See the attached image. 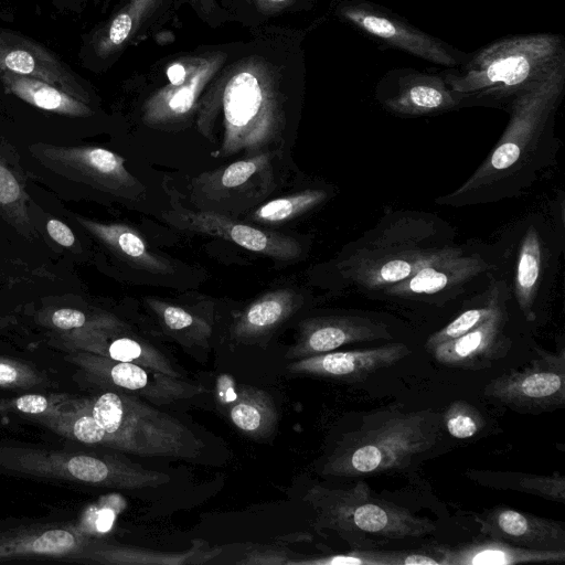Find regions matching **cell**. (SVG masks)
<instances>
[{
  "label": "cell",
  "instance_id": "obj_7",
  "mask_svg": "<svg viewBox=\"0 0 565 565\" xmlns=\"http://www.w3.org/2000/svg\"><path fill=\"white\" fill-rule=\"evenodd\" d=\"M222 104V131L214 157L264 152L278 138L279 113L254 76L236 75L226 86Z\"/></svg>",
  "mask_w": 565,
  "mask_h": 565
},
{
  "label": "cell",
  "instance_id": "obj_42",
  "mask_svg": "<svg viewBox=\"0 0 565 565\" xmlns=\"http://www.w3.org/2000/svg\"><path fill=\"white\" fill-rule=\"evenodd\" d=\"M46 230L50 236L62 246L71 247L75 243L73 232L61 221L55 218L47 221Z\"/></svg>",
  "mask_w": 565,
  "mask_h": 565
},
{
  "label": "cell",
  "instance_id": "obj_23",
  "mask_svg": "<svg viewBox=\"0 0 565 565\" xmlns=\"http://www.w3.org/2000/svg\"><path fill=\"white\" fill-rule=\"evenodd\" d=\"M271 153L259 152L237 160L227 167L205 172L193 181L194 194L201 199L221 202L237 195H247L260 179L269 178Z\"/></svg>",
  "mask_w": 565,
  "mask_h": 565
},
{
  "label": "cell",
  "instance_id": "obj_12",
  "mask_svg": "<svg viewBox=\"0 0 565 565\" xmlns=\"http://www.w3.org/2000/svg\"><path fill=\"white\" fill-rule=\"evenodd\" d=\"M163 217L177 228L220 237L274 259L291 260L301 254V246L295 238L238 222L222 213L175 207L166 212Z\"/></svg>",
  "mask_w": 565,
  "mask_h": 565
},
{
  "label": "cell",
  "instance_id": "obj_40",
  "mask_svg": "<svg viewBox=\"0 0 565 565\" xmlns=\"http://www.w3.org/2000/svg\"><path fill=\"white\" fill-rule=\"evenodd\" d=\"M132 28V20L128 12L118 14L110 24L108 31L109 44L117 46L124 43V41L130 34Z\"/></svg>",
  "mask_w": 565,
  "mask_h": 565
},
{
  "label": "cell",
  "instance_id": "obj_21",
  "mask_svg": "<svg viewBox=\"0 0 565 565\" xmlns=\"http://www.w3.org/2000/svg\"><path fill=\"white\" fill-rule=\"evenodd\" d=\"M344 15L367 33L409 53L448 66L457 63L440 43L390 17L363 7L347 8Z\"/></svg>",
  "mask_w": 565,
  "mask_h": 565
},
{
  "label": "cell",
  "instance_id": "obj_39",
  "mask_svg": "<svg viewBox=\"0 0 565 565\" xmlns=\"http://www.w3.org/2000/svg\"><path fill=\"white\" fill-rule=\"evenodd\" d=\"M50 322L57 329H79L87 324L85 313L77 309L61 308L54 310L50 316Z\"/></svg>",
  "mask_w": 565,
  "mask_h": 565
},
{
  "label": "cell",
  "instance_id": "obj_11",
  "mask_svg": "<svg viewBox=\"0 0 565 565\" xmlns=\"http://www.w3.org/2000/svg\"><path fill=\"white\" fill-rule=\"evenodd\" d=\"M76 361L96 381L156 405H168L177 401L193 398L206 392L203 385L183 377H173L99 354H84Z\"/></svg>",
  "mask_w": 565,
  "mask_h": 565
},
{
  "label": "cell",
  "instance_id": "obj_14",
  "mask_svg": "<svg viewBox=\"0 0 565 565\" xmlns=\"http://www.w3.org/2000/svg\"><path fill=\"white\" fill-rule=\"evenodd\" d=\"M409 353V348L399 342L367 349L331 351L295 360L289 363L287 371L298 375L354 383L396 364Z\"/></svg>",
  "mask_w": 565,
  "mask_h": 565
},
{
  "label": "cell",
  "instance_id": "obj_13",
  "mask_svg": "<svg viewBox=\"0 0 565 565\" xmlns=\"http://www.w3.org/2000/svg\"><path fill=\"white\" fill-rule=\"evenodd\" d=\"M391 338L387 324L366 317H315L300 322L297 340L287 351L286 358L298 360L331 352L347 344Z\"/></svg>",
  "mask_w": 565,
  "mask_h": 565
},
{
  "label": "cell",
  "instance_id": "obj_22",
  "mask_svg": "<svg viewBox=\"0 0 565 565\" xmlns=\"http://www.w3.org/2000/svg\"><path fill=\"white\" fill-rule=\"evenodd\" d=\"M218 396L228 408L231 422L255 439L268 437L278 423V412L271 396L264 390L236 385L226 376L218 381Z\"/></svg>",
  "mask_w": 565,
  "mask_h": 565
},
{
  "label": "cell",
  "instance_id": "obj_45",
  "mask_svg": "<svg viewBox=\"0 0 565 565\" xmlns=\"http://www.w3.org/2000/svg\"><path fill=\"white\" fill-rule=\"evenodd\" d=\"M201 1H202V3H203V4H206V6H209L210 3H212V1H211V0H201Z\"/></svg>",
  "mask_w": 565,
  "mask_h": 565
},
{
  "label": "cell",
  "instance_id": "obj_25",
  "mask_svg": "<svg viewBox=\"0 0 565 565\" xmlns=\"http://www.w3.org/2000/svg\"><path fill=\"white\" fill-rule=\"evenodd\" d=\"M75 218L90 235L130 265L152 274L173 271L171 265L151 252L143 237L132 227L120 223H100L77 215Z\"/></svg>",
  "mask_w": 565,
  "mask_h": 565
},
{
  "label": "cell",
  "instance_id": "obj_9",
  "mask_svg": "<svg viewBox=\"0 0 565 565\" xmlns=\"http://www.w3.org/2000/svg\"><path fill=\"white\" fill-rule=\"evenodd\" d=\"M488 397L522 413H541L565 404V351L537 349L527 365L493 379L484 387Z\"/></svg>",
  "mask_w": 565,
  "mask_h": 565
},
{
  "label": "cell",
  "instance_id": "obj_34",
  "mask_svg": "<svg viewBox=\"0 0 565 565\" xmlns=\"http://www.w3.org/2000/svg\"><path fill=\"white\" fill-rule=\"evenodd\" d=\"M493 287L492 292L488 294L487 300L482 306L461 312L444 328L430 334L426 341V349L429 351L440 343L456 339L491 317L504 303L503 288L498 285Z\"/></svg>",
  "mask_w": 565,
  "mask_h": 565
},
{
  "label": "cell",
  "instance_id": "obj_27",
  "mask_svg": "<svg viewBox=\"0 0 565 565\" xmlns=\"http://www.w3.org/2000/svg\"><path fill=\"white\" fill-rule=\"evenodd\" d=\"M547 248L539 232L531 225L521 238L514 275V295L526 321L535 320V302L542 285Z\"/></svg>",
  "mask_w": 565,
  "mask_h": 565
},
{
  "label": "cell",
  "instance_id": "obj_24",
  "mask_svg": "<svg viewBox=\"0 0 565 565\" xmlns=\"http://www.w3.org/2000/svg\"><path fill=\"white\" fill-rule=\"evenodd\" d=\"M301 306V298L292 289L281 288L269 291L253 301L235 319L232 337L250 343L271 333L289 319Z\"/></svg>",
  "mask_w": 565,
  "mask_h": 565
},
{
  "label": "cell",
  "instance_id": "obj_16",
  "mask_svg": "<svg viewBox=\"0 0 565 565\" xmlns=\"http://www.w3.org/2000/svg\"><path fill=\"white\" fill-rule=\"evenodd\" d=\"M508 315L505 303L478 327L429 350L446 366L468 370L489 367L509 352L512 343L504 333Z\"/></svg>",
  "mask_w": 565,
  "mask_h": 565
},
{
  "label": "cell",
  "instance_id": "obj_2",
  "mask_svg": "<svg viewBox=\"0 0 565 565\" xmlns=\"http://www.w3.org/2000/svg\"><path fill=\"white\" fill-rule=\"evenodd\" d=\"M44 425L86 445L145 457L192 460L204 447L179 419L120 391L72 399L67 407L46 417Z\"/></svg>",
  "mask_w": 565,
  "mask_h": 565
},
{
  "label": "cell",
  "instance_id": "obj_3",
  "mask_svg": "<svg viewBox=\"0 0 565 565\" xmlns=\"http://www.w3.org/2000/svg\"><path fill=\"white\" fill-rule=\"evenodd\" d=\"M441 222L431 215H388L365 234L337 264L341 277L362 290H383L420 268L463 249L444 238Z\"/></svg>",
  "mask_w": 565,
  "mask_h": 565
},
{
  "label": "cell",
  "instance_id": "obj_4",
  "mask_svg": "<svg viewBox=\"0 0 565 565\" xmlns=\"http://www.w3.org/2000/svg\"><path fill=\"white\" fill-rule=\"evenodd\" d=\"M440 423L441 416L430 409L403 412L391 407L373 412L342 436L321 472L353 478L408 468L436 445Z\"/></svg>",
  "mask_w": 565,
  "mask_h": 565
},
{
  "label": "cell",
  "instance_id": "obj_15",
  "mask_svg": "<svg viewBox=\"0 0 565 565\" xmlns=\"http://www.w3.org/2000/svg\"><path fill=\"white\" fill-rule=\"evenodd\" d=\"M480 533L519 547L565 551L564 522L498 505L475 516Z\"/></svg>",
  "mask_w": 565,
  "mask_h": 565
},
{
  "label": "cell",
  "instance_id": "obj_38",
  "mask_svg": "<svg viewBox=\"0 0 565 565\" xmlns=\"http://www.w3.org/2000/svg\"><path fill=\"white\" fill-rule=\"evenodd\" d=\"M288 552L276 547H258L249 550L237 564L288 565Z\"/></svg>",
  "mask_w": 565,
  "mask_h": 565
},
{
  "label": "cell",
  "instance_id": "obj_10",
  "mask_svg": "<svg viewBox=\"0 0 565 565\" xmlns=\"http://www.w3.org/2000/svg\"><path fill=\"white\" fill-rule=\"evenodd\" d=\"M49 170L64 179L122 198H135L140 182L125 168V159L100 147L43 146L38 150Z\"/></svg>",
  "mask_w": 565,
  "mask_h": 565
},
{
  "label": "cell",
  "instance_id": "obj_30",
  "mask_svg": "<svg viewBox=\"0 0 565 565\" xmlns=\"http://www.w3.org/2000/svg\"><path fill=\"white\" fill-rule=\"evenodd\" d=\"M454 93L438 81L415 79L391 98L387 106L398 114L425 115L454 107L459 100Z\"/></svg>",
  "mask_w": 565,
  "mask_h": 565
},
{
  "label": "cell",
  "instance_id": "obj_32",
  "mask_svg": "<svg viewBox=\"0 0 565 565\" xmlns=\"http://www.w3.org/2000/svg\"><path fill=\"white\" fill-rule=\"evenodd\" d=\"M326 199L327 193L322 190H303L262 204L247 220L262 225L282 224L311 211Z\"/></svg>",
  "mask_w": 565,
  "mask_h": 565
},
{
  "label": "cell",
  "instance_id": "obj_1",
  "mask_svg": "<svg viewBox=\"0 0 565 565\" xmlns=\"http://www.w3.org/2000/svg\"><path fill=\"white\" fill-rule=\"evenodd\" d=\"M555 81L525 90L514 103L501 138L479 168L437 203L465 206L515 198L554 163L557 140L552 117L559 88Z\"/></svg>",
  "mask_w": 565,
  "mask_h": 565
},
{
  "label": "cell",
  "instance_id": "obj_8",
  "mask_svg": "<svg viewBox=\"0 0 565 565\" xmlns=\"http://www.w3.org/2000/svg\"><path fill=\"white\" fill-rule=\"evenodd\" d=\"M555 43L547 36L521 38L495 44L461 76L449 79L458 94L505 92L524 86L552 57Z\"/></svg>",
  "mask_w": 565,
  "mask_h": 565
},
{
  "label": "cell",
  "instance_id": "obj_43",
  "mask_svg": "<svg viewBox=\"0 0 565 565\" xmlns=\"http://www.w3.org/2000/svg\"><path fill=\"white\" fill-rule=\"evenodd\" d=\"M167 75L172 85L179 86L185 79V70L181 64L175 63L169 67Z\"/></svg>",
  "mask_w": 565,
  "mask_h": 565
},
{
  "label": "cell",
  "instance_id": "obj_18",
  "mask_svg": "<svg viewBox=\"0 0 565 565\" xmlns=\"http://www.w3.org/2000/svg\"><path fill=\"white\" fill-rule=\"evenodd\" d=\"M0 70L44 81L85 100L75 78L52 54L20 36L0 34Z\"/></svg>",
  "mask_w": 565,
  "mask_h": 565
},
{
  "label": "cell",
  "instance_id": "obj_31",
  "mask_svg": "<svg viewBox=\"0 0 565 565\" xmlns=\"http://www.w3.org/2000/svg\"><path fill=\"white\" fill-rule=\"evenodd\" d=\"M148 306L157 315L162 327L184 345H203L212 333L211 323L182 307L148 298Z\"/></svg>",
  "mask_w": 565,
  "mask_h": 565
},
{
  "label": "cell",
  "instance_id": "obj_17",
  "mask_svg": "<svg viewBox=\"0 0 565 565\" xmlns=\"http://www.w3.org/2000/svg\"><path fill=\"white\" fill-rule=\"evenodd\" d=\"M489 268V263L479 254H466L462 250L420 268L382 291L386 296L404 299L444 295L463 287Z\"/></svg>",
  "mask_w": 565,
  "mask_h": 565
},
{
  "label": "cell",
  "instance_id": "obj_29",
  "mask_svg": "<svg viewBox=\"0 0 565 565\" xmlns=\"http://www.w3.org/2000/svg\"><path fill=\"white\" fill-rule=\"evenodd\" d=\"M466 475L467 478L486 488L513 490L553 502L565 503V477L557 471L552 475H534L469 469Z\"/></svg>",
  "mask_w": 565,
  "mask_h": 565
},
{
  "label": "cell",
  "instance_id": "obj_6",
  "mask_svg": "<svg viewBox=\"0 0 565 565\" xmlns=\"http://www.w3.org/2000/svg\"><path fill=\"white\" fill-rule=\"evenodd\" d=\"M0 467L35 477L136 490L168 483L164 472L115 457L38 448L1 447Z\"/></svg>",
  "mask_w": 565,
  "mask_h": 565
},
{
  "label": "cell",
  "instance_id": "obj_37",
  "mask_svg": "<svg viewBox=\"0 0 565 565\" xmlns=\"http://www.w3.org/2000/svg\"><path fill=\"white\" fill-rule=\"evenodd\" d=\"M66 399L65 397H47L40 394H28L13 401L2 402L0 406L2 408H13L23 414L41 417L62 409L65 406Z\"/></svg>",
  "mask_w": 565,
  "mask_h": 565
},
{
  "label": "cell",
  "instance_id": "obj_35",
  "mask_svg": "<svg viewBox=\"0 0 565 565\" xmlns=\"http://www.w3.org/2000/svg\"><path fill=\"white\" fill-rule=\"evenodd\" d=\"M441 422L447 431L458 439L470 438L484 426L481 413L465 401L452 402L441 416Z\"/></svg>",
  "mask_w": 565,
  "mask_h": 565
},
{
  "label": "cell",
  "instance_id": "obj_19",
  "mask_svg": "<svg viewBox=\"0 0 565 565\" xmlns=\"http://www.w3.org/2000/svg\"><path fill=\"white\" fill-rule=\"evenodd\" d=\"M92 544L78 530L71 527H26L0 533V559L31 555L83 557Z\"/></svg>",
  "mask_w": 565,
  "mask_h": 565
},
{
  "label": "cell",
  "instance_id": "obj_26",
  "mask_svg": "<svg viewBox=\"0 0 565 565\" xmlns=\"http://www.w3.org/2000/svg\"><path fill=\"white\" fill-rule=\"evenodd\" d=\"M222 548L206 547L202 541H193L191 550L179 553L109 544H92L83 557L102 564L121 565H185L205 564L216 557Z\"/></svg>",
  "mask_w": 565,
  "mask_h": 565
},
{
  "label": "cell",
  "instance_id": "obj_46",
  "mask_svg": "<svg viewBox=\"0 0 565 565\" xmlns=\"http://www.w3.org/2000/svg\"><path fill=\"white\" fill-rule=\"evenodd\" d=\"M273 2H281V1H285V0H270Z\"/></svg>",
  "mask_w": 565,
  "mask_h": 565
},
{
  "label": "cell",
  "instance_id": "obj_44",
  "mask_svg": "<svg viewBox=\"0 0 565 565\" xmlns=\"http://www.w3.org/2000/svg\"><path fill=\"white\" fill-rule=\"evenodd\" d=\"M11 319L0 317V327L10 323Z\"/></svg>",
  "mask_w": 565,
  "mask_h": 565
},
{
  "label": "cell",
  "instance_id": "obj_28",
  "mask_svg": "<svg viewBox=\"0 0 565 565\" xmlns=\"http://www.w3.org/2000/svg\"><path fill=\"white\" fill-rule=\"evenodd\" d=\"M0 82L20 99L47 111L67 116H87L84 102L44 81L0 70Z\"/></svg>",
  "mask_w": 565,
  "mask_h": 565
},
{
  "label": "cell",
  "instance_id": "obj_33",
  "mask_svg": "<svg viewBox=\"0 0 565 565\" xmlns=\"http://www.w3.org/2000/svg\"><path fill=\"white\" fill-rule=\"evenodd\" d=\"M106 356L120 362H130L145 369L173 377H183L175 365L153 345L132 338H117L107 344Z\"/></svg>",
  "mask_w": 565,
  "mask_h": 565
},
{
  "label": "cell",
  "instance_id": "obj_5",
  "mask_svg": "<svg viewBox=\"0 0 565 565\" xmlns=\"http://www.w3.org/2000/svg\"><path fill=\"white\" fill-rule=\"evenodd\" d=\"M303 500L316 512V525L338 533L353 548H372L374 540L416 539L436 530L427 518L377 499L364 481L349 489L311 487Z\"/></svg>",
  "mask_w": 565,
  "mask_h": 565
},
{
  "label": "cell",
  "instance_id": "obj_20",
  "mask_svg": "<svg viewBox=\"0 0 565 565\" xmlns=\"http://www.w3.org/2000/svg\"><path fill=\"white\" fill-rule=\"evenodd\" d=\"M440 565H518L563 563L565 551H535L487 537L458 546H434Z\"/></svg>",
  "mask_w": 565,
  "mask_h": 565
},
{
  "label": "cell",
  "instance_id": "obj_36",
  "mask_svg": "<svg viewBox=\"0 0 565 565\" xmlns=\"http://www.w3.org/2000/svg\"><path fill=\"white\" fill-rule=\"evenodd\" d=\"M44 382V375L28 364L0 358V387L26 388Z\"/></svg>",
  "mask_w": 565,
  "mask_h": 565
},
{
  "label": "cell",
  "instance_id": "obj_41",
  "mask_svg": "<svg viewBox=\"0 0 565 565\" xmlns=\"http://www.w3.org/2000/svg\"><path fill=\"white\" fill-rule=\"evenodd\" d=\"M20 196L18 181L13 174L0 166V203L9 204L17 201Z\"/></svg>",
  "mask_w": 565,
  "mask_h": 565
}]
</instances>
